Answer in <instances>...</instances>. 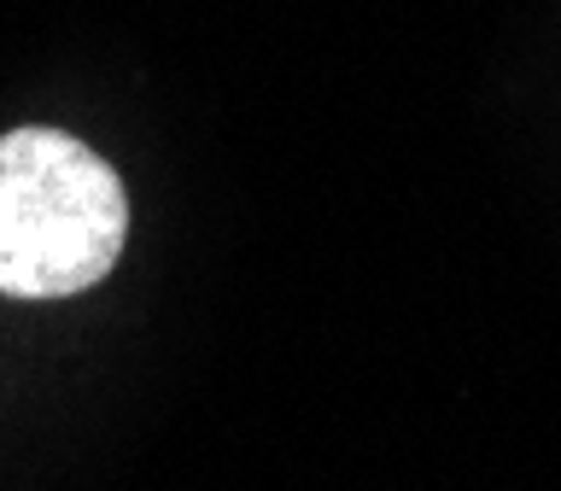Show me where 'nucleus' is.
<instances>
[{"label": "nucleus", "mask_w": 561, "mask_h": 491, "mask_svg": "<svg viewBox=\"0 0 561 491\" xmlns=\"http://www.w3.org/2000/svg\"><path fill=\"white\" fill-rule=\"evenodd\" d=\"M129 193L94 147L59 129L0 135V293L70 298L112 275Z\"/></svg>", "instance_id": "nucleus-1"}]
</instances>
